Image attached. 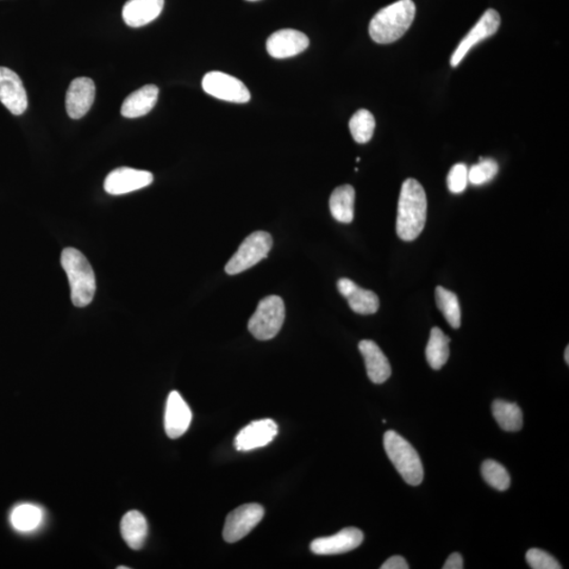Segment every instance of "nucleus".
<instances>
[{
  "label": "nucleus",
  "instance_id": "nucleus-1",
  "mask_svg": "<svg viewBox=\"0 0 569 569\" xmlns=\"http://www.w3.org/2000/svg\"><path fill=\"white\" fill-rule=\"evenodd\" d=\"M427 197L417 179H408L399 193L397 234L405 242L415 241L427 224Z\"/></svg>",
  "mask_w": 569,
  "mask_h": 569
},
{
  "label": "nucleus",
  "instance_id": "nucleus-2",
  "mask_svg": "<svg viewBox=\"0 0 569 569\" xmlns=\"http://www.w3.org/2000/svg\"><path fill=\"white\" fill-rule=\"evenodd\" d=\"M415 16V3L412 0H399L373 16L369 24V34L381 45L395 42L408 32Z\"/></svg>",
  "mask_w": 569,
  "mask_h": 569
},
{
  "label": "nucleus",
  "instance_id": "nucleus-3",
  "mask_svg": "<svg viewBox=\"0 0 569 569\" xmlns=\"http://www.w3.org/2000/svg\"><path fill=\"white\" fill-rule=\"evenodd\" d=\"M60 262L67 273L74 306L84 308L90 305L96 292V273L86 256L75 248L61 252Z\"/></svg>",
  "mask_w": 569,
  "mask_h": 569
},
{
  "label": "nucleus",
  "instance_id": "nucleus-4",
  "mask_svg": "<svg viewBox=\"0 0 569 569\" xmlns=\"http://www.w3.org/2000/svg\"><path fill=\"white\" fill-rule=\"evenodd\" d=\"M384 448L406 483L418 486L423 482L424 469L420 455L408 440L396 431L389 430L384 435Z\"/></svg>",
  "mask_w": 569,
  "mask_h": 569
},
{
  "label": "nucleus",
  "instance_id": "nucleus-5",
  "mask_svg": "<svg viewBox=\"0 0 569 569\" xmlns=\"http://www.w3.org/2000/svg\"><path fill=\"white\" fill-rule=\"evenodd\" d=\"M285 304L278 296L262 298L253 316L250 317L248 329L256 340L268 341L280 333L285 322Z\"/></svg>",
  "mask_w": 569,
  "mask_h": 569
},
{
  "label": "nucleus",
  "instance_id": "nucleus-6",
  "mask_svg": "<svg viewBox=\"0 0 569 569\" xmlns=\"http://www.w3.org/2000/svg\"><path fill=\"white\" fill-rule=\"evenodd\" d=\"M272 245L273 240L271 234L264 231H256L241 243L240 248L225 267V271L229 275H235L248 271L267 258Z\"/></svg>",
  "mask_w": 569,
  "mask_h": 569
},
{
  "label": "nucleus",
  "instance_id": "nucleus-7",
  "mask_svg": "<svg viewBox=\"0 0 569 569\" xmlns=\"http://www.w3.org/2000/svg\"><path fill=\"white\" fill-rule=\"evenodd\" d=\"M202 86L209 96L225 102L246 104L252 98V94L243 81L220 71L206 74Z\"/></svg>",
  "mask_w": 569,
  "mask_h": 569
},
{
  "label": "nucleus",
  "instance_id": "nucleus-8",
  "mask_svg": "<svg viewBox=\"0 0 569 569\" xmlns=\"http://www.w3.org/2000/svg\"><path fill=\"white\" fill-rule=\"evenodd\" d=\"M264 515L262 506L256 503L242 505L231 511L225 522L224 540L228 543L239 542L258 527Z\"/></svg>",
  "mask_w": 569,
  "mask_h": 569
},
{
  "label": "nucleus",
  "instance_id": "nucleus-9",
  "mask_svg": "<svg viewBox=\"0 0 569 569\" xmlns=\"http://www.w3.org/2000/svg\"><path fill=\"white\" fill-rule=\"evenodd\" d=\"M500 24H501V17L498 12L493 9L487 10L476 26L462 40L450 60V65L454 68L458 67L469 50L498 32Z\"/></svg>",
  "mask_w": 569,
  "mask_h": 569
},
{
  "label": "nucleus",
  "instance_id": "nucleus-10",
  "mask_svg": "<svg viewBox=\"0 0 569 569\" xmlns=\"http://www.w3.org/2000/svg\"><path fill=\"white\" fill-rule=\"evenodd\" d=\"M151 172L137 170V169L122 167L112 171L105 180V190L111 196L127 195V193L142 189L151 185Z\"/></svg>",
  "mask_w": 569,
  "mask_h": 569
},
{
  "label": "nucleus",
  "instance_id": "nucleus-11",
  "mask_svg": "<svg viewBox=\"0 0 569 569\" xmlns=\"http://www.w3.org/2000/svg\"><path fill=\"white\" fill-rule=\"evenodd\" d=\"M0 102L14 115H22L28 108V96L21 78L5 67H0Z\"/></svg>",
  "mask_w": 569,
  "mask_h": 569
},
{
  "label": "nucleus",
  "instance_id": "nucleus-12",
  "mask_svg": "<svg viewBox=\"0 0 569 569\" xmlns=\"http://www.w3.org/2000/svg\"><path fill=\"white\" fill-rule=\"evenodd\" d=\"M364 540L362 530L355 528H344L339 533L312 541L311 552L318 555H341L358 548Z\"/></svg>",
  "mask_w": 569,
  "mask_h": 569
},
{
  "label": "nucleus",
  "instance_id": "nucleus-13",
  "mask_svg": "<svg viewBox=\"0 0 569 569\" xmlns=\"http://www.w3.org/2000/svg\"><path fill=\"white\" fill-rule=\"evenodd\" d=\"M309 46L307 35L293 29H281L268 37L267 52L273 59L292 58L305 51Z\"/></svg>",
  "mask_w": 569,
  "mask_h": 569
},
{
  "label": "nucleus",
  "instance_id": "nucleus-14",
  "mask_svg": "<svg viewBox=\"0 0 569 569\" xmlns=\"http://www.w3.org/2000/svg\"><path fill=\"white\" fill-rule=\"evenodd\" d=\"M279 434L278 424L271 418L254 421L243 427L235 436L234 446L239 452H249L271 443Z\"/></svg>",
  "mask_w": 569,
  "mask_h": 569
},
{
  "label": "nucleus",
  "instance_id": "nucleus-15",
  "mask_svg": "<svg viewBox=\"0 0 569 569\" xmlns=\"http://www.w3.org/2000/svg\"><path fill=\"white\" fill-rule=\"evenodd\" d=\"M96 85L87 78L72 80L66 96L68 115L73 120L84 117L92 107L96 99Z\"/></svg>",
  "mask_w": 569,
  "mask_h": 569
},
{
  "label": "nucleus",
  "instance_id": "nucleus-16",
  "mask_svg": "<svg viewBox=\"0 0 569 569\" xmlns=\"http://www.w3.org/2000/svg\"><path fill=\"white\" fill-rule=\"evenodd\" d=\"M192 412L178 391L170 392L165 411V430L170 439H179L190 427Z\"/></svg>",
  "mask_w": 569,
  "mask_h": 569
},
{
  "label": "nucleus",
  "instance_id": "nucleus-17",
  "mask_svg": "<svg viewBox=\"0 0 569 569\" xmlns=\"http://www.w3.org/2000/svg\"><path fill=\"white\" fill-rule=\"evenodd\" d=\"M337 289L344 298H347L349 307L355 314L373 315L379 310L380 299L378 296L373 291L361 289L352 280H339Z\"/></svg>",
  "mask_w": 569,
  "mask_h": 569
},
{
  "label": "nucleus",
  "instance_id": "nucleus-18",
  "mask_svg": "<svg viewBox=\"0 0 569 569\" xmlns=\"http://www.w3.org/2000/svg\"><path fill=\"white\" fill-rule=\"evenodd\" d=\"M359 349L365 360L369 380L374 384L385 383L390 378L391 366L382 350L371 340L360 342Z\"/></svg>",
  "mask_w": 569,
  "mask_h": 569
},
{
  "label": "nucleus",
  "instance_id": "nucleus-19",
  "mask_svg": "<svg viewBox=\"0 0 569 569\" xmlns=\"http://www.w3.org/2000/svg\"><path fill=\"white\" fill-rule=\"evenodd\" d=\"M165 0H128L124 5L123 18L131 28H141L158 18Z\"/></svg>",
  "mask_w": 569,
  "mask_h": 569
},
{
  "label": "nucleus",
  "instance_id": "nucleus-20",
  "mask_svg": "<svg viewBox=\"0 0 569 569\" xmlns=\"http://www.w3.org/2000/svg\"><path fill=\"white\" fill-rule=\"evenodd\" d=\"M159 93L158 87L147 85L130 94L122 106L123 116L137 118L148 115L158 103Z\"/></svg>",
  "mask_w": 569,
  "mask_h": 569
},
{
  "label": "nucleus",
  "instance_id": "nucleus-21",
  "mask_svg": "<svg viewBox=\"0 0 569 569\" xmlns=\"http://www.w3.org/2000/svg\"><path fill=\"white\" fill-rule=\"evenodd\" d=\"M148 522L145 516L137 510H131L122 519L121 533L130 548L140 550L148 537Z\"/></svg>",
  "mask_w": 569,
  "mask_h": 569
},
{
  "label": "nucleus",
  "instance_id": "nucleus-22",
  "mask_svg": "<svg viewBox=\"0 0 569 569\" xmlns=\"http://www.w3.org/2000/svg\"><path fill=\"white\" fill-rule=\"evenodd\" d=\"M354 188L350 185L337 187L330 197L329 207L335 221L350 224L354 217Z\"/></svg>",
  "mask_w": 569,
  "mask_h": 569
},
{
  "label": "nucleus",
  "instance_id": "nucleus-23",
  "mask_svg": "<svg viewBox=\"0 0 569 569\" xmlns=\"http://www.w3.org/2000/svg\"><path fill=\"white\" fill-rule=\"evenodd\" d=\"M493 418L506 431H519L523 427V412L515 403L497 399L491 406Z\"/></svg>",
  "mask_w": 569,
  "mask_h": 569
},
{
  "label": "nucleus",
  "instance_id": "nucleus-24",
  "mask_svg": "<svg viewBox=\"0 0 569 569\" xmlns=\"http://www.w3.org/2000/svg\"><path fill=\"white\" fill-rule=\"evenodd\" d=\"M449 337L440 328L431 329L427 347V359L429 366L435 371H440L446 364L449 358Z\"/></svg>",
  "mask_w": 569,
  "mask_h": 569
},
{
  "label": "nucleus",
  "instance_id": "nucleus-25",
  "mask_svg": "<svg viewBox=\"0 0 569 569\" xmlns=\"http://www.w3.org/2000/svg\"><path fill=\"white\" fill-rule=\"evenodd\" d=\"M436 301L437 308H439L446 321L454 329L461 326V307L458 297L454 292L449 291L444 287H436Z\"/></svg>",
  "mask_w": 569,
  "mask_h": 569
},
{
  "label": "nucleus",
  "instance_id": "nucleus-26",
  "mask_svg": "<svg viewBox=\"0 0 569 569\" xmlns=\"http://www.w3.org/2000/svg\"><path fill=\"white\" fill-rule=\"evenodd\" d=\"M42 512L35 505L23 504L17 506L11 515V523L20 531H32L40 527Z\"/></svg>",
  "mask_w": 569,
  "mask_h": 569
},
{
  "label": "nucleus",
  "instance_id": "nucleus-27",
  "mask_svg": "<svg viewBox=\"0 0 569 569\" xmlns=\"http://www.w3.org/2000/svg\"><path fill=\"white\" fill-rule=\"evenodd\" d=\"M349 129L356 142L366 143L371 141L375 129V120L372 112L365 109L355 112L349 122Z\"/></svg>",
  "mask_w": 569,
  "mask_h": 569
},
{
  "label": "nucleus",
  "instance_id": "nucleus-28",
  "mask_svg": "<svg viewBox=\"0 0 569 569\" xmlns=\"http://www.w3.org/2000/svg\"><path fill=\"white\" fill-rule=\"evenodd\" d=\"M481 472H482L486 483L490 484L493 489L500 491H505L509 489V473L499 462L486 460L482 464V468H481Z\"/></svg>",
  "mask_w": 569,
  "mask_h": 569
},
{
  "label": "nucleus",
  "instance_id": "nucleus-29",
  "mask_svg": "<svg viewBox=\"0 0 569 569\" xmlns=\"http://www.w3.org/2000/svg\"><path fill=\"white\" fill-rule=\"evenodd\" d=\"M499 171L498 162L492 159H480L477 165L468 170V181L474 186L489 183L495 179Z\"/></svg>",
  "mask_w": 569,
  "mask_h": 569
},
{
  "label": "nucleus",
  "instance_id": "nucleus-30",
  "mask_svg": "<svg viewBox=\"0 0 569 569\" xmlns=\"http://www.w3.org/2000/svg\"><path fill=\"white\" fill-rule=\"evenodd\" d=\"M528 565L533 569H561L562 566L552 555L542 549L531 548L527 554Z\"/></svg>",
  "mask_w": 569,
  "mask_h": 569
},
{
  "label": "nucleus",
  "instance_id": "nucleus-31",
  "mask_svg": "<svg viewBox=\"0 0 569 569\" xmlns=\"http://www.w3.org/2000/svg\"><path fill=\"white\" fill-rule=\"evenodd\" d=\"M468 184V168L465 164H456L448 173L447 186L450 192L459 195L466 189Z\"/></svg>",
  "mask_w": 569,
  "mask_h": 569
},
{
  "label": "nucleus",
  "instance_id": "nucleus-32",
  "mask_svg": "<svg viewBox=\"0 0 569 569\" xmlns=\"http://www.w3.org/2000/svg\"><path fill=\"white\" fill-rule=\"evenodd\" d=\"M408 562L401 555H393L387 560L381 569H408Z\"/></svg>",
  "mask_w": 569,
  "mask_h": 569
},
{
  "label": "nucleus",
  "instance_id": "nucleus-33",
  "mask_svg": "<svg viewBox=\"0 0 569 569\" xmlns=\"http://www.w3.org/2000/svg\"><path fill=\"white\" fill-rule=\"evenodd\" d=\"M464 568V562H463L462 555L459 553H454L449 555V558L444 564L443 569H462Z\"/></svg>",
  "mask_w": 569,
  "mask_h": 569
},
{
  "label": "nucleus",
  "instance_id": "nucleus-34",
  "mask_svg": "<svg viewBox=\"0 0 569 569\" xmlns=\"http://www.w3.org/2000/svg\"><path fill=\"white\" fill-rule=\"evenodd\" d=\"M564 359L566 362V364H569V347L567 346L565 349V353H564Z\"/></svg>",
  "mask_w": 569,
  "mask_h": 569
},
{
  "label": "nucleus",
  "instance_id": "nucleus-35",
  "mask_svg": "<svg viewBox=\"0 0 569 569\" xmlns=\"http://www.w3.org/2000/svg\"><path fill=\"white\" fill-rule=\"evenodd\" d=\"M247 2H259V0H247Z\"/></svg>",
  "mask_w": 569,
  "mask_h": 569
}]
</instances>
